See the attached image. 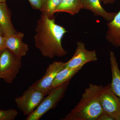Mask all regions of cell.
I'll return each instance as SVG.
<instances>
[{
    "label": "cell",
    "mask_w": 120,
    "mask_h": 120,
    "mask_svg": "<svg viewBox=\"0 0 120 120\" xmlns=\"http://www.w3.org/2000/svg\"><path fill=\"white\" fill-rule=\"evenodd\" d=\"M35 30V45L42 56L52 58L67 55L68 52L62 47V40L68 31L56 23L54 17L50 18L42 14Z\"/></svg>",
    "instance_id": "6da1fadb"
},
{
    "label": "cell",
    "mask_w": 120,
    "mask_h": 120,
    "mask_svg": "<svg viewBox=\"0 0 120 120\" xmlns=\"http://www.w3.org/2000/svg\"><path fill=\"white\" fill-rule=\"evenodd\" d=\"M102 85L90 84L79 102L62 120H97L103 112L100 98Z\"/></svg>",
    "instance_id": "7a4b0ae2"
},
{
    "label": "cell",
    "mask_w": 120,
    "mask_h": 120,
    "mask_svg": "<svg viewBox=\"0 0 120 120\" xmlns=\"http://www.w3.org/2000/svg\"><path fill=\"white\" fill-rule=\"evenodd\" d=\"M70 82L52 88L34 112L27 116L26 120H39L48 111L54 109L64 97Z\"/></svg>",
    "instance_id": "3957f363"
},
{
    "label": "cell",
    "mask_w": 120,
    "mask_h": 120,
    "mask_svg": "<svg viewBox=\"0 0 120 120\" xmlns=\"http://www.w3.org/2000/svg\"><path fill=\"white\" fill-rule=\"evenodd\" d=\"M22 57L5 48L0 52V79L11 84L22 66Z\"/></svg>",
    "instance_id": "277c9868"
},
{
    "label": "cell",
    "mask_w": 120,
    "mask_h": 120,
    "mask_svg": "<svg viewBox=\"0 0 120 120\" xmlns=\"http://www.w3.org/2000/svg\"><path fill=\"white\" fill-rule=\"evenodd\" d=\"M46 94L33 86H30L21 97L15 98L18 108L28 116L37 109Z\"/></svg>",
    "instance_id": "5b68a950"
},
{
    "label": "cell",
    "mask_w": 120,
    "mask_h": 120,
    "mask_svg": "<svg viewBox=\"0 0 120 120\" xmlns=\"http://www.w3.org/2000/svg\"><path fill=\"white\" fill-rule=\"evenodd\" d=\"M100 101L103 112L114 120H120V99L112 91L110 83L103 86Z\"/></svg>",
    "instance_id": "8992f818"
},
{
    "label": "cell",
    "mask_w": 120,
    "mask_h": 120,
    "mask_svg": "<svg viewBox=\"0 0 120 120\" xmlns=\"http://www.w3.org/2000/svg\"><path fill=\"white\" fill-rule=\"evenodd\" d=\"M76 49L74 55L68 61L65 62V67L71 68H82L86 64L98 60L96 50L90 51L82 41L76 42Z\"/></svg>",
    "instance_id": "52a82bcc"
},
{
    "label": "cell",
    "mask_w": 120,
    "mask_h": 120,
    "mask_svg": "<svg viewBox=\"0 0 120 120\" xmlns=\"http://www.w3.org/2000/svg\"><path fill=\"white\" fill-rule=\"evenodd\" d=\"M65 62L54 61L48 66L45 75L37 80L32 86L44 92L46 95L52 90V84L56 75L65 66Z\"/></svg>",
    "instance_id": "ba28073f"
},
{
    "label": "cell",
    "mask_w": 120,
    "mask_h": 120,
    "mask_svg": "<svg viewBox=\"0 0 120 120\" xmlns=\"http://www.w3.org/2000/svg\"><path fill=\"white\" fill-rule=\"evenodd\" d=\"M24 37L23 33L17 32L5 37L6 48L21 57L26 56L29 50L28 45L23 42Z\"/></svg>",
    "instance_id": "9c48e42d"
},
{
    "label": "cell",
    "mask_w": 120,
    "mask_h": 120,
    "mask_svg": "<svg viewBox=\"0 0 120 120\" xmlns=\"http://www.w3.org/2000/svg\"><path fill=\"white\" fill-rule=\"evenodd\" d=\"M82 9L91 11L97 16L102 17L108 22L113 19L117 12H109L101 4V0H81Z\"/></svg>",
    "instance_id": "30bf717a"
},
{
    "label": "cell",
    "mask_w": 120,
    "mask_h": 120,
    "mask_svg": "<svg viewBox=\"0 0 120 120\" xmlns=\"http://www.w3.org/2000/svg\"><path fill=\"white\" fill-rule=\"evenodd\" d=\"M107 26L106 39L114 47H120V10L113 19L107 23Z\"/></svg>",
    "instance_id": "8fae6325"
},
{
    "label": "cell",
    "mask_w": 120,
    "mask_h": 120,
    "mask_svg": "<svg viewBox=\"0 0 120 120\" xmlns=\"http://www.w3.org/2000/svg\"><path fill=\"white\" fill-rule=\"evenodd\" d=\"M11 12L6 3H0V26L5 37L17 32L12 23Z\"/></svg>",
    "instance_id": "7c38bea8"
},
{
    "label": "cell",
    "mask_w": 120,
    "mask_h": 120,
    "mask_svg": "<svg viewBox=\"0 0 120 120\" xmlns=\"http://www.w3.org/2000/svg\"><path fill=\"white\" fill-rule=\"evenodd\" d=\"M109 59L112 74L111 90L120 99V70L116 55L112 51L109 52Z\"/></svg>",
    "instance_id": "4fadbf2b"
},
{
    "label": "cell",
    "mask_w": 120,
    "mask_h": 120,
    "mask_svg": "<svg viewBox=\"0 0 120 120\" xmlns=\"http://www.w3.org/2000/svg\"><path fill=\"white\" fill-rule=\"evenodd\" d=\"M82 68H71L65 67L56 75L52 84V88H56L71 79Z\"/></svg>",
    "instance_id": "5bb4252c"
},
{
    "label": "cell",
    "mask_w": 120,
    "mask_h": 120,
    "mask_svg": "<svg viewBox=\"0 0 120 120\" xmlns=\"http://www.w3.org/2000/svg\"><path fill=\"white\" fill-rule=\"evenodd\" d=\"M82 9L81 0H62L55 13L66 12L73 15L79 13Z\"/></svg>",
    "instance_id": "9a60e30c"
},
{
    "label": "cell",
    "mask_w": 120,
    "mask_h": 120,
    "mask_svg": "<svg viewBox=\"0 0 120 120\" xmlns=\"http://www.w3.org/2000/svg\"><path fill=\"white\" fill-rule=\"evenodd\" d=\"M62 0H45L41 11L42 14L50 18H53L54 15Z\"/></svg>",
    "instance_id": "2e32d148"
},
{
    "label": "cell",
    "mask_w": 120,
    "mask_h": 120,
    "mask_svg": "<svg viewBox=\"0 0 120 120\" xmlns=\"http://www.w3.org/2000/svg\"><path fill=\"white\" fill-rule=\"evenodd\" d=\"M17 110L13 109H0V120H14L18 115Z\"/></svg>",
    "instance_id": "e0dca14e"
},
{
    "label": "cell",
    "mask_w": 120,
    "mask_h": 120,
    "mask_svg": "<svg viewBox=\"0 0 120 120\" xmlns=\"http://www.w3.org/2000/svg\"><path fill=\"white\" fill-rule=\"evenodd\" d=\"M34 9L41 11L45 0H28Z\"/></svg>",
    "instance_id": "ac0fdd59"
},
{
    "label": "cell",
    "mask_w": 120,
    "mask_h": 120,
    "mask_svg": "<svg viewBox=\"0 0 120 120\" xmlns=\"http://www.w3.org/2000/svg\"><path fill=\"white\" fill-rule=\"evenodd\" d=\"M97 120H114L113 118L104 112L101 113Z\"/></svg>",
    "instance_id": "d6986e66"
},
{
    "label": "cell",
    "mask_w": 120,
    "mask_h": 120,
    "mask_svg": "<svg viewBox=\"0 0 120 120\" xmlns=\"http://www.w3.org/2000/svg\"><path fill=\"white\" fill-rule=\"evenodd\" d=\"M6 48L5 38L4 35L0 34V52Z\"/></svg>",
    "instance_id": "ffe728a7"
},
{
    "label": "cell",
    "mask_w": 120,
    "mask_h": 120,
    "mask_svg": "<svg viewBox=\"0 0 120 120\" xmlns=\"http://www.w3.org/2000/svg\"><path fill=\"white\" fill-rule=\"evenodd\" d=\"M116 0H101V2H103L105 4H112L115 2Z\"/></svg>",
    "instance_id": "44dd1931"
},
{
    "label": "cell",
    "mask_w": 120,
    "mask_h": 120,
    "mask_svg": "<svg viewBox=\"0 0 120 120\" xmlns=\"http://www.w3.org/2000/svg\"><path fill=\"white\" fill-rule=\"evenodd\" d=\"M0 34L4 35L3 30H2V28H1V27L0 26Z\"/></svg>",
    "instance_id": "7402d4cb"
},
{
    "label": "cell",
    "mask_w": 120,
    "mask_h": 120,
    "mask_svg": "<svg viewBox=\"0 0 120 120\" xmlns=\"http://www.w3.org/2000/svg\"><path fill=\"white\" fill-rule=\"evenodd\" d=\"M7 0H0V3H6Z\"/></svg>",
    "instance_id": "603a6c76"
},
{
    "label": "cell",
    "mask_w": 120,
    "mask_h": 120,
    "mask_svg": "<svg viewBox=\"0 0 120 120\" xmlns=\"http://www.w3.org/2000/svg\"></svg>",
    "instance_id": "cb8c5ba5"
}]
</instances>
